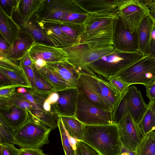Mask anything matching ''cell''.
<instances>
[{
	"instance_id": "44",
	"label": "cell",
	"mask_w": 155,
	"mask_h": 155,
	"mask_svg": "<svg viewBox=\"0 0 155 155\" xmlns=\"http://www.w3.org/2000/svg\"><path fill=\"white\" fill-rule=\"evenodd\" d=\"M20 64L25 72L32 86V89H34L35 86V73L33 66L32 67L24 66Z\"/></svg>"
},
{
	"instance_id": "33",
	"label": "cell",
	"mask_w": 155,
	"mask_h": 155,
	"mask_svg": "<svg viewBox=\"0 0 155 155\" xmlns=\"http://www.w3.org/2000/svg\"><path fill=\"white\" fill-rule=\"evenodd\" d=\"M58 126L60 132L62 145L65 155H74L75 150L71 144L69 136L64 128L60 116H58Z\"/></svg>"
},
{
	"instance_id": "29",
	"label": "cell",
	"mask_w": 155,
	"mask_h": 155,
	"mask_svg": "<svg viewBox=\"0 0 155 155\" xmlns=\"http://www.w3.org/2000/svg\"><path fill=\"white\" fill-rule=\"evenodd\" d=\"M28 110L30 114L52 130H54L58 127V116L55 113L52 111L47 112L36 109H28Z\"/></svg>"
},
{
	"instance_id": "3",
	"label": "cell",
	"mask_w": 155,
	"mask_h": 155,
	"mask_svg": "<svg viewBox=\"0 0 155 155\" xmlns=\"http://www.w3.org/2000/svg\"><path fill=\"white\" fill-rule=\"evenodd\" d=\"M146 55L140 51L127 52L115 49L87 64L84 71L88 68L100 78L102 76L107 79L110 76L118 75Z\"/></svg>"
},
{
	"instance_id": "7",
	"label": "cell",
	"mask_w": 155,
	"mask_h": 155,
	"mask_svg": "<svg viewBox=\"0 0 155 155\" xmlns=\"http://www.w3.org/2000/svg\"><path fill=\"white\" fill-rule=\"evenodd\" d=\"M62 49L68 54L67 61L81 72L84 71L87 64L115 50L113 45L91 49L87 45L80 43Z\"/></svg>"
},
{
	"instance_id": "15",
	"label": "cell",
	"mask_w": 155,
	"mask_h": 155,
	"mask_svg": "<svg viewBox=\"0 0 155 155\" xmlns=\"http://www.w3.org/2000/svg\"><path fill=\"white\" fill-rule=\"evenodd\" d=\"M35 42L30 33L21 28L19 38L10 46L5 57L15 63L20 61L29 54Z\"/></svg>"
},
{
	"instance_id": "9",
	"label": "cell",
	"mask_w": 155,
	"mask_h": 155,
	"mask_svg": "<svg viewBox=\"0 0 155 155\" xmlns=\"http://www.w3.org/2000/svg\"><path fill=\"white\" fill-rule=\"evenodd\" d=\"M113 46L117 51L127 52L139 51L137 31L131 33L125 28L118 17L114 20Z\"/></svg>"
},
{
	"instance_id": "59",
	"label": "cell",
	"mask_w": 155,
	"mask_h": 155,
	"mask_svg": "<svg viewBox=\"0 0 155 155\" xmlns=\"http://www.w3.org/2000/svg\"></svg>"
},
{
	"instance_id": "39",
	"label": "cell",
	"mask_w": 155,
	"mask_h": 155,
	"mask_svg": "<svg viewBox=\"0 0 155 155\" xmlns=\"http://www.w3.org/2000/svg\"><path fill=\"white\" fill-rule=\"evenodd\" d=\"M59 98V94L57 92H54L50 94L43 104V110L47 112L51 111V105L57 103Z\"/></svg>"
},
{
	"instance_id": "43",
	"label": "cell",
	"mask_w": 155,
	"mask_h": 155,
	"mask_svg": "<svg viewBox=\"0 0 155 155\" xmlns=\"http://www.w3.org/2000/svg\"><path fill=\"white\" fill-rule=\"evenodd\" d=\"M19 150V155H48L40 148H21Z\"/></svg>"
},
{
	"instance_id": "10",
	"label": "cell",
	"mask_w": 155,
	"mask_h": 155,
	"mask_svg": "<svg viewBox=\"0 0 155 155\" xmlns=\"http://www.w3.org/2000/svg\"><path fill=\"white\" fill-rule=\"evenodd\" d=\"M117 125L123 146L135 151L144 137L139 124L129 112L124 116Z\"/></svg>"
},
{
	"instance_id": "6",
	"label": "cell",
	"mask_w": 155,
	"mask_h": 155,
	"mask_svg": "<svg viewBox=\"0 0 155 155\" xmlns=\"http://www.w3.org/2000/svg\"><path fill=\"white\" fill-rule=\"evenodd\" d=\"M117 75L130 86L139 84L146 86L155 80V59L147 55Z\"/></svg>"
},
{
	"instance_id": "12",
	"label": "cell",
	"mask_w": 155,
	"mask_h": 155,
	"mask_svg": "<svg viewBox=\"0 0 155 155\" xmlns=\"http://www.w3.org/2000/svg\"><path fill=\"white\" fill-rule=\"evenodd\" d=\"M115 13L89 14L84 23L81 37L99 35L112 31Z\"/></svg>"
},
{
	"instance_id": "50",
	"label": "cell",
	"mask_w": 155,
	"mask_h": 155,
	"mask_svg": "<svg viewBox=\"0 0 155 155\" xmlns=\"http://www.w3.org/2000/svg\"><path fill=\"white\" fill-rule=\"evenodd\" d=\"M33 65L35 69L39 70L47 64V62L41 59H38L33 62Z\"/></svg>"
},
{
	"instance_id": "11",
	"label": "cell",
	"mask_w": 155,
	"mask_h": 155,
	"mask_svg": "<svg viewBox=\"0 0 155 155\" xmlns=\"http://www.w3.org/2000/svg\"><path fill=\"white\" fill-rule=\"evenodd\" d=\"M83 73L91 87L112 111L117 105L123 95L118 92L108 81L97 77Z\"/></svg>"
},
{
	"instance_id": "34",
	"label": "cell",
	"mask_w": 155,
	"mask_h": 155,
	"mask_svg": "<svg viewBox=\"0 0 155 155\" xmlns=\"http://www.w3.org/2000/svg\"><path fill=\"white\" fill-rule=\"evenodd\" d=\"M35 73V86L34 89L39 92L50 94L55 92L52 86L39 73L33 65Z\"/></svg>"
},
{
	"instance_id": "18",
	"label": "cell",
	"mask_w": 155,
	"mask_h": 155,
	"mask_svg": "<svg viewBox=\"0 0 155 155\" xmlns=\"http://www.w3.org/2000/svg\"><path fill=\"white\" fill-rule=\"evenodd\" d=\"M74 0L89 14H116L119 6V0Z\"/></svg>"
},
{
	"instance_id": "16",
	"label": "cell",
	"mask_w": 155,
	"mask_h": 155,
	"mask_svg": "<svg viewBox=\"0 0 155 155\" xmlns=\"http://www.w3.org/2000/svg\"><path fill=\"white\" fill-rule=\"evenodd\" d=\"M130 114L139 124L148 108L140 91L135 86L130 85L125 93Z\"/></svg>"
},
{
	"instance_id": "30",
	"label": "cell",
	"mask_w": 155,
	"mask_h": 155,
	"mask_svg": "<svg viewBox=\"0 0 155 155\" xmlns=\"http://www.w3.org/2000/svg\"><path fill=\"white\" fill-rule=\"evenodd\" d=\"M136 155H155V131L144 136L135 150Z\"/></svg>"
},
{
	"instance_id": "23",
	"label": "cell",
	"mask_w": 155,
	"mask_h": 155,
	"mask_svg": "<svg viewBox=\"0 0 155 155\" xmlns=\"http://www.w3.org/2000/svg\"><path fill=\"white\" fill-rule=\"evenodd\" d=\"M153 22L148 16L142 21L137 30L139 51L148 55Z\"/></svg>"
},
{
	"instance_id": "32",
	"label": "cell",
	"mask_w": 155,
	"mask_h": 155,
	"mask_svg": "<svg viewBox=\"0 0 155 155\" xmlns=\"http://www.w3.org/2000/svg\"><path fill=\"white\" fill-rule=\"evenodd\" d=\"M139 125L144 136L155 130V115L148 107Z\"/></svg>"
},
{
	"instance_id": "41",
	"label": "cell",
	"mask_w": 155,
	"mask_h": 155,
	"mask_svg": "<svg viewBox=\"0 0 155 155\" xmlns=\"http://www.w3.org/2000/svg\"><path fill=\"white\" fill-rule=\"evenodd\" d=\"M19 86L14 84L0 86V97H11Z\"/></svg>"
},
{
	"instance_id": "21",
	"label": "cell",
	"mask_w": 155,
	"mask_h": 155,
	"mask_svg": "<svg viewBox=\"0 0 155 155\" xmlns=\"http://www.w3.org/2000/svg\"><path fill=\"white\" fill-rule=\"evenodd\" d=\"M20 26L0 7V34L11 45L19 37Z\"/></svg>"
},
{
	"instance_id": "49",
	"label": "cell",
	"mask_w": 155,
	"mask_h": 155,
	"mask_svg": "<svg viewBox=\"0 0 155 155\" xmlns=\"http://www.w3.org/2000/svg\"><path fill=\"white\" fill-rule=\"evenodd\" d=\"M21 65L24 66L32 67L33 62L29 54L23 59L19 61Z\"/></svg>"
},
{
	"instance_id": "46",
	"label": "cell",
	"mask_w": 155,
	"mask_h": 155,
	"mask_svg": "<svg viewBox=\"0 0 155 155\" xmlns=\"http://www.w3.org/2000/svg\"><path fill=\"white\" fill-rule=\"evenodd\" d=\"M11 45L0 34V56L5 57L7 54Z\"/></svg>"
},
{
	"instance_id": "25",
	"label": "cell",
	"mask_w": 155,
	"mask_h": 155,
	"mask_svg": "<svg viewBox=\"0 0 155 155\" xmlns=\"http://www.w3.org/2000/svg\"><path fill=\"white\" fill-rule=\"evenodd\" d=\"M21 28L30 33L35 41V42L54 46L51 41L46 35L43 30L33 17L28 21L20 24Z\"/></svg>"
},
{
	"instance_id": "14",
	"label": "cell",
	"mask_w": 155,
	"mask_h": 155,
	"mask_svg": "<svg viewBox=\"0 0 155 155\" xmlns=\"http://www.w3.org/2000/svg\"><path fill=\"white\" fill-rule=\"evenodd\" d=\"M59 98L51 106V111L58 116H75L78 95L76 88L71 87L57 92Z\"/></svg>"
},
{
	"instance_id": "48",
	"label": "cell",
	"mask_w": 155,
	"mask_h": 155,
	"mask_svg": "<svg viewBox=\"0 0 155 155\" xmlns=\"http://www.w3.org/2000/svg\"><path fill=\"white\" fill-rule=\"evenodd\" d=\"M12 105L9 101L8 98L0 97V110H7Z\"/></svg>"
},
{
	"instance_id": "19",
	"label": "cell",
	"mask_w": 155,
	"mask_h": 155,
	"mask_svg": "<svg viewBox=\"0 0 155 155\" xmlns=\"http://www.w3.org/2000/svg\"><path fill=\"white\" fill-rule=\"evenodd\" d=\"M48 67L57 74L72 87L76 88L81 72L67 60L55 63H47Z\"/></svg>"
},
{
	"instance_id": "22",
	"label": "cell",
	"mask_w": 155,
	"mask_h": 155,
	"mask_svg": "<svg viewBox=\"0 0 155 155\" xmlns=\"http://www.w3.org/2000/svg\"><path fill=\"white\" fill-rule=\"evenodd\" d=\"M28 116L27 109L13 104L7 110H0V117L15 130L26 122Z\"/></svg>"
},
{
	"instance_id": "55",
	"label": "cell",
	"mask_w": 155,
	"mask_h": 155,
	"mask_svg": "<svg viewBox=\"0 0 155 155\" xmlns=\"http://www.w3.org/2000/svg\"><path fill=\"white\" fill-rule=\"evenodd\" d=\"M74 155H84L77 143L76 148L75 150Z\"/></svg>"
},
{
	"instance_id": "28",
	"label": "cell",
	"mask_w": 155,
	"mask_h": 155,
	"mask_svg": "<svg viewBox=\"0 0 155 155\" xmlns=\"http://www.w3.org/2000/svg\"><path fill=\"white\" fill-rule=\"evenodd\" d=\"M38 71L42 76L52 86L55 92L72 87L57 74L46 65Z\"/></svg>"
},
{
	"instance_id": "56",
	"label": "cell",
	"mask_w": 155,
	"mask_h": 155,
	"mask_svg": "<svg viewBox=\"0 0 155 155\" xmlns=\"http://www.w3.org/2000/svg\"><path fill=\"white\" fill-rule=\"evenodd\" d=\"M148 16L151 20L155 23V12L150 10Z\"/></svg>"
},
{
	"instance_id": "53",
	"label": "cell",
	"mask_w": 155,
	"mask_h": 155,
	"mask_svg": "<svg viewBox=\"0 0 155 155\" xmlns=\"http://www.w3.org/2000/svg\"><path fill=\"white\" fill-rule=\"evenodd\" d=\"M127 153L129 155H136L135 151L129 150L123 146L121 150V153Z\"/></svg>"
},
{
	"instance_id": "1",
	"label": "cell",
	"mask_w": 155,
	"mask_h": 155,
	"mask_svg": "<svg viewBox=\"0 0 155 155\" xmlns=\"http://www.w3.org/2000/svg\"><path fill=\"white\" fill-rule=\"evenodd\" d=\"M82 141L100 155H120L123 147L117 124L86 125Z\"/></svg>"
},
{
	"instance_id": "45",
	"label": "cell",
	"mask_w": 155,
	"mask_h": 155,
	"mask_svg": "<svg viewBox=\"0 0 155 155\" xmlns=\"http://www.w3.org/2000/svg\"><path fill=\"white\" fill-rule=\"evenodd\" d=\"M148 55L155 59V23L153 22L152 26Z\"/></svg>"
},
{
	"instance_id": "52",
	"label": "cell",
	"mask_w": 155,
	"mask_h": 155,
	"mask_svg": "<svg viewBox=\"0 0 155 155\" xmlns=\"http://www.w3.org/2000/svg\"><path fill=\"white\" fill-rule=\"evenodd\" d=\"M12 84L7 78L0 73V86H3Z\"/></svg>"
},
{
	"instance_id": "24",
	"label": "cell",
	"mask_w": 155,
	"mask_h": 155,
	"mask_svg": "<svg viewBox=\"0 0 155 155\" xmlns=\"http://www.w3.org/2000/svg\"><path fill=\"white\" fill-rule=\"evenodd\" d=\"M43 1L19 0L18 8L15 13H16L19 17L20 24L32 18L40 8Z\"/></svg>"
},
{
	"instance_id": "37",
	"label": "cell",
	"mask_w": 155,
	"mask_h": 155,
	"mask_svg": "<svg viewBox=\"0 0 155 155\" xmlns=\"http://www.w3.org/2000/svg\"><path fill=\"white\" fill-rule=\"evenodd\" d=\"M107 79L111 86L122 95L125 93L130 86L122 80L117 75L110 76Z\"/></svg>"
},
{
	"instance_id": "8",
	"label": "cell",
	"mask_w": 155,
	"mask_h": 155,
	"mask_svg": "<svg viewBox=\"0 0 155 155\" xmlns=\"http://www.w3.org/2000/svg\"><path fill=\"white\" fill-rule=\"evenodd\" d=\"M112 112L89 103L78 94L75 116L84 124L91 125L114 124Z\"/></svg>"
},
{
	"instance_id": "31",
	"label": "cell",
	"mask_w": 155,
	"mask_h": 155,
	"mask_svg": "<svg viewBox=\"0 0 155 155\" xmlns=\"http://www.w3.org/2000/svg\"><path fill=\"white\" fill-rule=\"evenodd\" d=\"M15 131L0 117V143L15 144Z\"/></svg>"
},
{
	"instance_id": "4",
	"label": "cell",
	"mask_w": 155,
	"mask_h": 155,
	"mask_svg": "<svg viewBox=\"0 0 155 155\" xmlns=\"http://www.w3.org/2000/svg\"><path fill=\"white\" fill-rule=\"evenodd\" d=\"M28 113L26 122L16 130L15 144L22 148H40L49 143L52 129Z\"/></svg>"
},
{
	"instance_id": "38",
	"label": "cell",
	"mask_w": 155,
	"mask_h": 155,
	"mask_svg": "<svg viewBox=\"0 0 155 155\" xmlns=\"http://www.w3.org/2000/svg\"><path fill=\"white\" fill-rule=\"evenodd\" d=\"M19 0H0V7L9 16L12 17L18 8Z\"/></svg>"
},
{
	"instance_id": "42",
	"label": "cell",
	"mask_w": 155,
	"mask_h": 155,
	"mask_svg": "<svg viewBox=\"0 0 155 155\" xmlns=\"http://www.w3.org/2000/svg\"><path fill=\"white\" fill-rule=\"evenodd\" d=\"M77 143L81 148L84 155H100L94 149L81 141Z\"/></svg>"
},
{
	"instance_id": "58",
	"label": "cell",
	"mask_w": 155,
	"mask_h": 155,
	"mask_svg": "<svg viewBox=\"0 0 155 155\" xmlns=\"http://www.w3.org/2000/svg\"><path fill=\"white\" fill-rule=\"evenodd\" d=\"M120 155H129L128 154L126 153H122Z\"/></svg>"
},
{
	"instance_id": "35",
	"label": "cell",
	"mask_w": 155,
	"mask_h": 155,
	"mask_svg": "<svg viewBox=\"0 0 155 155\" xmlns=\"http://www.w3.org/2000/svg\"><path fill=\"white\" fill-rule=\"evenodd\" d=\"M129 112L125 93L112 111V118L113 122L115 124H118L124 116Z\"/></svg>"
},
{
	"instance_id": "36",
	"label": "cell",
	"mask_w": 155,
	"mask_h": 155,
	"mask_svg": "<svg viewBox=\"0 0 155 155\" xmlns=\"http://www.w3.org/2000/svg\"><path fill=\"white\" fill-rule=\"evenodd\" d=\"M8 99L12 104L21 108L28 109H36L33 104L27 100L16 91L11 97H8Z\"/></svg>"
},
{
	"instance_id": "54",
	"label": "cell",
	"mask_w": 155,
	"mask_h": 155,
	"mask_svg": "<svg viewBox=\"0 0 155 155\" xmlns=\"http://www.w3.org/2000/svg\"><path fill=\"white\" fill-rule=\"evenodd\" d=\"M148 105L155 115V100L150 101Z\"/></svg>"
},
{
	"instance_id": "51",
	"label": "cell",
	"mask_w": 155,
	"mask_h": 155,
	"mask_svg": "<svg viewBox=\"0 0 155 155\" xmlns=\"http://www.w3.org/2000/svg\"><path fill=\"white\" fill-rule=\"evenodd\" d=\"M148 7L149 9L155 12V0H142Z\"/></svg>"
},
{
	"instance_id": "13",
	"label": "cell",
	"mask_w": 155,
	"mask_h": 155,
	"mask_svg": "<svg viewBox=\"0 0 155 155\" xmlns=\"http://www.w3.org/2000/svg\"><path fill=\"white\" fill-rule=\"evenodd\" d=\"M32 61L41 59L47 63L59 62L67 60L68 55L62 48L35 42L29 52Z\"/></svg>"
},
{
	"instance_id": "17",
	"label": "cell",
	"mask_w": 155,
	"mask_h": 155,
	"mask_svg": "<svg viewBox=\"0 0 155 155\" xmlns=\"http://www.w3.org/2000/svg\"><path fill=\"white\" fill-rule=\"evenodd\" d=\"M36 21L55 47L63 48L78 44L64 33L56 24Z\"/></svg>"
},
{
	"instance_id": "40",
	"label": "cell",
	"mask_w": 155,
	"mask_h": 155,
	"mask_svg": "<svg viewBox=\"0 0 155 155\" xmlns=\"http://www.w3.org/2000/svg\"><path fill=\"white\" fill-rule=\"evenodd\" d=\"M0 155H19L20 150L14 145L0 143Z\"/></svg>"
},
{
	"instance_id": "26",
	"label": "cell",
	"mask_w": 155,
	"mask_h": 155,
	"mask_svg": "<svg viewBox=\"0 0 155 155\" xmlns=\"http://www.w3.org/2000/svg\"><path fill=\"white\" fill-rule=\"evenodd\" d=\"M0 73L6 77L12 84L18 85L20 87L32 88L22 68L21 70H15L0 66Z\"/></svg>"
},
{
	"instance_id": "20",
	"label": "cell",
	"mask_w": 155,
	"mask_h": 155,
	"mask_svg": "<svg viewBox=\"0 0 155 155\" xmlns=\"http://www.w3.org/2000/svg\"><path fill=\"white\" fill-rule=\"evenodd\" d=\"M76 88L78 94L89 103L100 108L112 111L92 88L82 72L79 76Z\"/></svg>"
},
{
	"instance_id": "57",
	"label": "cell",
	"mask_w": 155,
	"mask_h": 155,
	"mask_svg": "<svg viewBox=\"0 0 155 155\" xmlns=\"http://www.w3.org/2000/svg\"><path fill=\"white\" fill-rule=\"evenodd\" d=\"M16 91L20 94H24L27 92V90L25 87H19L17 88Z\"/></svg>"
},
{
	"instance_id": "47",
	"label": "cell",
	"mask_w": 155,
	"mask_h": 155,
	"mask_svg": "<svg viewBox=\"0 0 155 155\" xmlns=\"http://www.w3.org/2000/svg\"><path fill=\"white\" fill-rule=\"evenodd\" d=\"M146 96L150 100H155V80L146 86Z\"/></svg>"
},
{
	"instance_id": "5",
	"label": "cell",
	"mask_w": 155,
	"mask_h": 155,
	"mask_svg": "<svg viewBox=\"0 0 155 155\" xmlns=\"http://www.w3.org/2000/svg\"><path fill=\"white\" fill-rule=\"evenodd\" d=\"M150 11L142 0H119L116 14L124 27L133 33L137 31L143 19L148 16Z\"/></svg>"
},
{
	"instance_id": "2",
	"label": "cell",
	"mask_w": 155,
	"mask_h": 155,
	"mask_svg": "<svg viewBox=\"0 0 155 155\" xmlns=\"http://www.w3.org/2000/svg\"><path fill=\"white\" fill-rule=\"evenodd\" d=\"M89 15L74 0H44L34 17L36 20L42 21L83 24Z\"/></svg>"
},
{
	"instance_id": "27",
	"label": "cell",
	"mask_w": 155,
	"mask_h": 155,
	"mask_svg": "<svg viewBox=\"0 0 155 155\" xmlns=\"http://www.w3.org/2000/svg\"><path fill=\"white\" fill-rule=\"evenodd\" d=\"M60 117L69 136L77 141H82L84 124L78 120L75 116Z\"/></svg>"
}]
</instances>
